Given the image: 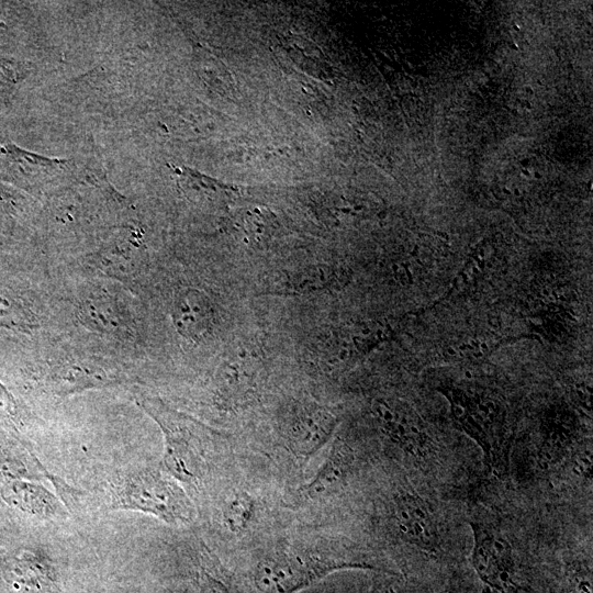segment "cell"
<instances>
[{
	"label": "cell",
	"instance_id": "d6986e66",
	"mask_svg": "<svg viewBox=\"0 0 593 593\" xmlns=\"http://www.w3.org/2000/svg\"><path fill=\"white\" fill-rule=\"evenodd\" d=\"M193 585L194 593H237L228 575L206 550L199 553Z\"/></svg>",
	"mask_w": 593,
	"mask_h": 593
},
{
	"label": "cell",
	"instance_id": "7c38bea8",
	"mask_svg": "<svg viewBox=\"0 0 593 593\" xmlns=\"http://www.w3.org/2000/svg\"><path fill=\"white\" fill-rule=\"evenodd\" d=\"M122 381L112 369L94 360H74L57 368L48 379L49 389L58 395H68L89 389L109 387Z\"/></svg>",
	"mask_w": 593,
	"mask_h": 593
},
{
	"label": "cell",
	"instance_id": "9a60e30c",
	"mask_svg": "<svg viewBox=\"0 0 593 593\" xmlns=\"http://www.w3.org/2000/svg\"><path fill=\"white\" fill-rule=\"evenodd\" d=\"M82 322L94 331L118 334L126 328L125 315L119 302L102 290H89L79 301Z\"/></svg>",
	"mask_w": 593,
	"mask_h": 593
},
{
	"label": "cell",
	"instance_id": "6da1fadb",
	"mask_svg": "<svg viewBox=\"0 0 593 593\" xmlns=\"http://www.w3.org/2000/svg\"><path fill=\"white\" fill-rule=\"evenodd\" d=\"M139 404L164 435L161 468L179 483H200L210 468L213 447L211 432L157 399L145 398Z\"/></svg>",
	"mask_w": 593,
	"mask_h": 593
},
{
	"label": "cell",
	"instance_id": "ac0fdd59",
	"mask_svg": "<svg viewBox=\"0 0 593 593\" xmlns=\"http://www.w3.org/2000/svg\"><path fill=\"white\" fill-rule=\"evenodd\" d=\"M0 158L5 167L21 176L49 175L56 171L58 160H51L40 155L19 148L14 144L0 145Z\"/></svg>",
	"mask_w": 593,
	"mask_h": 593
},
{
	"label": "cell",
	"instance_id": "4fadbf2b",
	"mask_svg": "<svg viewBox=\"0 0 593 593\" xmlns=\"http://www.w3.org/2000/svg\"><path fill=\"white\" fill-rule=\"evenodd\" d=\"M172 321L181 335L190 339H200L206 336L213 326L212 303L203 292L188 289L175 300Z\"/></svg>",
	"mask_w": 593,
	"mask_h": 593
},
{
	"label": "cell",
	"instance_id": "2e32d148",
	"mask_svg": "<svg viewBox=\"0 0 593 593\" xmlns=\"http://www.w3.org/2000/svg\"><path fill=\"white\" fill-rule=\"evenodd\" d=\"M353 459L354 456L346 445L335 443L316 474L303 486L302 493L312 500L331 494L348 475Z\"/></svg>",
	"mask_w": 593,
	"mask_h": 593
},
{
	"label": "cell",
	"instance_id": "5b68a950",
	"mask_svg": "<svg viewBox=\"0 0 593 593\" xmlns=\"http://www.w3.org/2000/svg\"><path fill=\"white\" fill-rule=\"evenodd\" d=\"M56 581L54 562L40 548H19L0 561L2 593H52Z\"/></svg>",
	"mask_w": 593,
	"mask_h": 593
},
{
	"label": "cell",
	"instance_id": "8992f818",
	"mask_svg": "<svg viewBox=\"0 0 593 593\" xmlns=\"http://www.w3.org/2000/svg\"><path fill=\"white\" fill-rule=\"evenodd\" d=\"M336 416L325 406L303 402L293 406L283 426L289 450L298 458L314 456L329 440Z\"/></svg>",
	"mask_w": 593,
	"mask_h": 593
},
{
	"label": "cell",
	"instance_id": "603a6c76",
	"mask_svg": "<svg viewBox=\"0 0 593 593\" xmlns=\"http://www.w3.org/2000/svg\"><path fill=\"white\" fill-rule=\"evenodd\" d=\"M16 411V403L13 396L0 381V415L13 417Z\"/></svg>",
	"mask_w": 593,
	"mask_h": 593
},
{
	"label": "cell",
	"instance_id": "7a4b0ae2",
	"mask_svg": "<svg viewBox=\"0 0 593 593\" xmlns=\"http://www.w3.org/2000/svg\"><path fill=\"white\" fill-rule=\"evenodd\" d=\"M109 507L153 515L170 525L188 524L194 513L180 483L161 467H141L121 474L111 484Z\"/></svg>",
	"mask_w": 593,
	"mask_h": 593
},
{
	"label": "cell",
	"instance_id": "7402d4cb",
	"mask_svg": "<svg viewBox=\"0 0 593 593\" xmlns=\"http://www.w3.org/2000/svg\"><path fill=\"white\" fill-rule=\"evenodd\" d=\"M29 74L27 66L13 58H0V107L4 105L15 86Z\"/></svg>",
	"mask_w": 593,
	"mask_h": 593
},
{
	"label": "cell",
	"instance_id": "484cf974",
	"mask_svg": "<svg viewBox=\"0 0 593 593\" xmlns=\"http://www.w3.org/2000/svg\"><path fill=\"white\" fill-rule=\"evenodd\" d=\"M369 593H396L391 586L376 583Z\"/></svg>",
	"mask_w": 593,
	"mask_h": 593
},
{
	"label": "cell",
	"instance_id": "277c9868",
	"mask_svg": "<svg viewBox=\"0 0 593 593\" xmlns=\"http://www.w3.org/2000/svg\"><path fill=\"white\" fill-rule=\"evenodd\" d=\"M472 566L482 583L495 593H513L522 588L515 582V561L510 542L491 527L472 523Z\"/></svg>",
	"mask_w": 593,
	"mask_h": 593
},
{
	"label": "cell",
	"instance_id": "52a82bcc",
	"mask_svg": "<svg viewBox=\"0 0 593 593\" xmlns=\"http://www.w3.org/2000/svg\"><path fill=\"white\" fill-rule=\"evenodd\" d=\"M0 480L48 481L69 510L79 503L80 492L51 472L27 447L1 437Z\"/></svg>",
	"mask_w": 593,
	"mask_h": 593
},
{
	"label": "cell",
	"instance_id": "9c48e42d",
	"mask_svg": "<svg viewBox=\"0 0 593 593\" xmlns=\"http://www.w3.org/2000/svg\"><path fill=\"white\" fill-rule=\"evenodd\" d=\"M262 366L257 348L251 345L236 347L217 371V396L232 404L250 399L261 381Z\"/></svg>",
	"mask_w": 593,
	"mask_h": 593
},
{
	"label": "cell",
	"instance_id": "8fae6325",
	"mask_svg": "<svg viewBox=\"0 0 593 593\" xmlns=\"http://www.w3.org/2000/svg\"><path fill=\"white\" fill-rule=\"evenodd\" d=\"M0 495L9 506L40 519L67 516L66 505L59 496L37 481H5L0 486Z\"/></svg>",
	"mask_w": 593,
	"mask_h": 593
},
{
	"label": "cell",
	"instance_id": "44dd1931",
	"mask_svg": "<svg viewBox=\"0 0 593 593\" xmlns=\"http://www.w3.org/2000/svg\"><path fill=\"white\" fill-rule=\"evenodd\" d=\"M0 326L29 331L37 326L36 320L18 300L0 291Z\"/></svg>",
	"mask_w": 593,
	"mask_h": 593
},
{
	"label": "cell",
	"instance_id": "ffe728a7",
	"mask_svg": "<svg viewBox=\"0 0 593 593\" xmlns=\"http://www.w3.org/2000/svg\"><path fill=\"white\" fill-rule=\"evenodd\" d=\"M255 515L253 499L242 492L230 496L222 507V521L232 533L239 534L247 529Z\"/></svg>",
	"mask_w": 593,
	"mask_h": 593
},
{
	"label": "cell",
	"instance_id": "cb8c5ba5",
	"mask_svg": "<svg viewBox=\"0 0 593 593\" xmlns=\"http://www.w3.org/2000/svg\"><path fill=\"white\" fill-rule=\"evenodd\" d=\"M572 593H592L591 575H584L575 580Z\"/></svg>",
	"mask_w": 593,
	"mask_h": 593
},
{
	"label": "cell",
	"instance_id": "5bb4252c",
	"mask_svg": "<svg viewBox=\"0 0 593 593\" xmlns=\"http://www.w3.org/2000/svg\"><path fill=\"white\" fill-rule=\"evenodd\" d=\"M374 412L387 434L398 445L414 456L425 457L427 455L429 441L425 432L414 421H411L401 409L379 401L374 405Z\"/></svg>",
	"mask_w": 593,
	"mask_h": 593
},
{
	"label": "cell",
	"instance_id": "d4e9b609",
	"mask_svg": "<svg viewBox=\"0 0 593 593\" xmlns=\"http://www.w3.org/2000/svg\"><path fill=\"white\" fill-rule=\"evenodd\" d=\"M14 194L0 186V210H8L14 206Z\"/></svg>",
	"mask_w": 593,
	"mask_h": 593
},
{
	"label": "cell",
	"instance_id": "e0dca14e",
	"mask_svg": "<svg viewBox=\"0 0 593 593\" xmlns=\"http://www.w3.org/2000/svg\"><path fill=\"white\" fill-rule=\"evenodd\" d=\"M338 279L339 276L333 268H325L324 266L304 268L288 275L287 278H282L278 284V292L304 294L325 291L336 286Z\"/></svg>",
	"mask_w": 593,
	"mask_h": 593
},
{
	"label": "cell",
	"instance_id": "30bf717a",
	"mask_svg": "<svg viewBox=\"0 0 593 593\" xmlns=\"http://www.w3.org/2000/svg\"><path fill=\"white\" fill-rule=\"evenodd\" d=\"M456 419L466 433L481 447L490 467L499 468L502 463V439L493 429L494 407L475 402L460 391L449 395Z\"/></svg>",
	"mask_w": 593,
	"mask_h": 593
},
{
	"label": "cell",
	"instance_id": "3957f363",
	"mask_svg": "<svg viewBox=\"0 0 593 593\" xmlns=\"http://www.w3.org/2000/svg\"><path fill=\"white\" fill-rule=\"evenodd\" d=\"M351 568L372 566L286 547L262 556L251 569L250 581L258 593H299L334 571Z\"/></svg>",
	"mask_w": 593,
	"mask_h": 593
},
{
	"label": "cell",
	"instance_id": "ba28073f",
	"mask_svg": "<svg viewBox=\"0 0 593 593\" xmlns=\"http://www.w3.org/2000/svg\"><path fill=\"white\" fill-rule=\"evenodd\" d=\"M393 518L401 538L429 553L440 547V534L436 516L426 500L411 492L394 496Z\"/></svg>",
	"mask_w": 593,
	"mask_h": 593
}]
</instances>
